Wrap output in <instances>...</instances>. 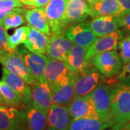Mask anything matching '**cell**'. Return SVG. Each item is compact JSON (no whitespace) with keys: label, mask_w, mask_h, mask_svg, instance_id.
Returning <instances> with one entry per match:
<instances>
[{"label":"cell","mask_w":130,"mask_h":130,"mask_svg":"<svg viewBox=\"0 0 130 130\" xmlns=\"http://www.w3.org/2000/svg\"><path fill=\"white\" fill-rule=\"evenodd\" d=\"M111 108L114 121L111 130H124L130 122V88L119 83L111 88Z\"/></svg>","instance_id":"cell-1"},{"label":"cell","mask_w":130,"mask_h":130,"mask_svg":"<svg viewBox=\"0 0 130 130\" xmlns=\"http://www.w3.org/2000/svg\"><path fill=\"white\" fill-rule=\"evenodd\" d=\"M107 78L91 64L83 72L75 76L74 81L75 98L90 95L103 84H108L111 87L115 84V80H108Z\"/></svg>","instance_id":"cell-2"},{"label":"cell","mask_w":130,"mask_h":130,"mask_svg":"<svg viewBox=\"0 0 130 130\" xmlns=\"http://www.w3.org/2000/svg\"><path fill=\"white\" fill-rule=\"evenodd\" d=\"M76 75L66 61L48 57L43 79L49 84L51 88L69 83L74 79Z\"/></svg>","instance_id":"cell-3"},{"label":"cell","mask_w":130,"mask_h":130,"mask_svg":"<svg viewBox=\"0 0 130 130\" xmlns=\"http://www.w3.org/2000/svg\"><path fill=\"white\" fill-rule=\"evenodd\" d=\"M90 61L101 74L108 78L118 74L123 64L120 55L116 50H111L97 54L93 56Z\"/></svg>","instance_id":"cell-4"},{"label":"cell","mask_w":130,"mask_h":130,"mask_svg":"<svg viewBox=\"0 0 130 130\" xmlns=\"http://www.w3.org/2000/svg\"><path fill=\"white\" fill-rule=\"evenodd\" d=\"M0 63L9 71L23 78L30 85H32L36 81L35 76L32 74L23 57L16 49L0 55Z\"/></svg>","instance_id":"cell-5"},{"label":"cell","mask_w":130,"mask_h":130,"mask_svg":"<svg viewBox=\"0 0 130 130\" xmlns=\"http://www.w3.org/2000/svg\"><path fill=\"white\" fill-rule=\"evenodd\" d=\"M0 130H27L24 109L1 105Z\"/></svg>","instance_id":"cell-6"},{"label":"cell","mask_w":130,"mask_h":130,"mask_svg":"<svg viewBox=\"0 0 130 130\" xmlns=\"http://www.w3.org/2000/svg\"><path fill=\"white\" fill-rule=\"evenodd\" d=\"M68 0H50L45 12L52 33L66 30V9Z\"/></svg>","instance_id":"cell-7"},{"label":"cell","mask_w":130,"mask_h":130,"mask_svg":"<svg viewBox=\"0 0 130 130\" xmlns=\"http://www.w3.org/2000/svg\"><path fill=\"white\" fill-rule=\"evenodd\" d=\"M124 36V31L119 29L101 37H98L97 40L88 48L86 60L90 61L93 56L103 52L116 50L118 48L119 41Z\"/></svg>","instance_id":"cell-8"},{"label":"cell","mask_w":130,"mask_h":130,"mask_svg":"<svg viewBox=\"0 0 130 130\" xmlns=\"http://www.w3.org/2000/svg\"><path fill=\"white\" fill-rule=\"evenodd\" d=\"M74 45L73 43L70 41L66 36L65 30L54 32L49 37L46 51L47 56L66 61Z\"/></svg>","instance_id":"cell-9"},{"label":"cell","mask_w":130,"mask_h":130,"mask_svg":"<svg viewBox=\"0 0 130 130\" xmlns=\"http://www.w3.org/2000/svg\"><path fill=\"white\" fill-rule=\"evenodd\" d=\"M65 35L74 45L88 48L97 40L88 22H81L71 25L65 30Z\"/></svg>","instance_id":"cell-10"},{"label":"cell","mask_w":130,"mask_h":130,"mask_svg":"<svg viewBox=\"0 0 130 130\" xmlns=\"http://www.w3.org/2000/svg\"><path fill=\"white\" fill-rule=\"evenodd\" d=\"M111 87L108 84H103L90 93L93 103L100 119H113L111 108Z\"/></svg>","instance_id":"cell-11"},{"label":"cell","mask_w":130,"mask_h":130,"mask_svg":"<svg viewBox=\"0 0 130 130\" xmlns=\"http://www.w3.org/2000/svg\"><path fill=\"white\" fill-rule=\"evenodd\" d=\"M71 119L82 118H99L90 94L76 97L67 106Z\"/></svg>","instance_id":"cell-12"},{"label":"cell","mask_w":130,"mask_h":130,"mask_svg":"<svg viewBox=\"0 0 130 130\" xmlns=\"http://www.w3.org/2000/svg\"><path fill=\"white\" fill-rule=\"evenodd\" d=\"M32 104L35 107L48 112L53 104L52 90L44 79L36 80L31 85Z\"/></svg>","instance_id":"cell-13"},{"label":"cell","mask_w":130,"mask_h":130,"mask_svg":"<svg viewBox=\"0 0 130 130\" xmlns=\"http://www.w3.org/2000/svg\"><path fill=\"white\" fill-rule=\"evenodd\" d=\"M2 80L5 81L15 92L18 93L25 106L32 103V90L30 85H28L23 78L3 67Z\"/></svg>","instance_id":"cell-14"},{"label":"cell","mask_w":130,"mask_h":130,"mask_svg":"<svg viewBox=\"0 0 130 130\" xmlns=\"http://www.w3.org/2000/svg\"><path fill=\"white\" fill-rule=\"evenodd\" d=\"M17 51L21 55L36 80L43 79V72L48 56L41 54H36L28 51L25 47H18Z\"/></svg>","instance_id":"cell-15"},{"label":"cell","mask_w":130,"mask_h":130,"mask_svg":"<svg viewBox=\"0 0 130 130\" xmlns=\"http://www.w3.org/2000/svg\"><path fill=\"white\" fill-rule=\"evenodd\" d=\"M88 23L93 32L97 37H101L121 28L120 16L116 15L99 16L93 18Z\"/></svg>","instance_id":"cell-16"},{"label":"cell","mask_w":130,"mask_h":130,"mask_svg":"<svg viewBox=\"0 0 130 130\" xmlns=\"http://www.w3.org/2000/svg\"><path fill=\"white\" fill-rule=\"evenodd\" d=\"M70 120L67 107L52 104L48 113V130H69Z\"/></svg>","instance_id":"cell-17"},{"label":"cell","mask_w":130,"mask_h":130,"mask_svg":"<svg viewBox=\"0 0 130 130\" xmlns=\"http://www.w3.org/2000/svg\"><path fill=\"white\" fill-rule=\"evenodd\" d=\"M88 16V4L86 0H68L66 9V22L68 27L85 22Z\"/></svg>","instance_id":"cell-18"},{"label":"cell","mask_w":130,"mask_h":130,"mask_svg":"<svg viewBox=\"0 0 130 130\" xmlns=\"http://www.w3.org/2000/svg\"><path fill=\"white\" fill-rule=\"evenodd\" d=\"M27 130H48V113L35 107L32 103L24 108Z\"/></svg>","instance_id":"cell-19"},{"label":"cell","mask_w":130,"mask_h":130,"mask_svg":"<svg viewBox=\"0 0 130 130\" xmlns=\"http://www.w3.org/2000/svg\"><path fill=\"white\" fill-rule=\"evenodd\" d=\"M24 16L28 26L43 32L49 37L51 36L52 32L46 14L45 7L26 10Z\"/></svg>","instance_id":"cell-20"},{"label":"cell","mask_w":130,"mask_h":130,"mask_svg":"<svg viewBox=\"0 0 130 130\" xmlns=\"http://www.w3.org/2000/svg\"><path fill=\"white\" fill-rule=\"evenodd\" d=\"M88 4L89 16L95 18L104 15L121 16V8L117 0H97Z\"/></svg>","instance_id":"cell-21"},{"label":"cell","mask_w":130,"mask_h":130,"mask_svg":"<svg viewBox=\"0 0 130 130\" xmlns=\"http://www.w3.org/2000/svg\"><path fill=\"white\" fill-rule=\"evenodd\" d=\"M113 124V119H103L100 118L71 119L69 130H106L111 128Z\"/></svg>","instance_id":"cell-22"},{"label":"cell","mask_w":130,"mask_h":130,"mask_svg":"<svg viewBox=\"0 0 130 130\" xmlns=\"http://www.w3.org/2000/svg\"><path fill=\"white\" fill-rule=\"evenodd\" d=\"M87 50V47L74 45L67 58V64L72 71L76 74L83 72L91 64L90 61L86 60Z\"/></svg>","instance_id":"cell-23"},{"label":"cell","mask_w":130,"mask_h":130,"mask_svg":"<svg viewBox=\"0 0 130 130\" xmlns=\"http://www.w3.org/2000/svg\"><path fill=\"white\" fill-rule=\"evenodd\" d=\"M49 36L35 28H30V31L24 46L28 51L36 54H46Z\"/></svg>","instance_id":"cell-24"},{"label":"cell","mask_w":130,"mask_h":130,"mask_svg":"<svg viewBox=\"0 0 130 130\" xmlns=\"http://www.w3.org/2000/svg\"><path fill=\"white\" fill-rule=\"evenodd\" d=\"M74 81V79H73L67 83L51 88L53 104L67 107L70 105L75 98Z\"/></svg>","instance_id":"cell-25"},{"label":"cell","mask_w":130,"mask_h":130,"mask_svg":"<svg viewBox=\"0 0 130 130\" xmlns=\"http://www.w3.org/2000/svg\"><path fill=\"white\" fill-rule=\"evenodd\" d=\"M0 95L6 106L16 107L20 109H24L25 107L18 93L3 80L0 81Z\"/></svg>","instance_id":"cell-26"},{"label":"cell","mask_w":130,"mask_h":130,"mask_svg":"<svg viewBox=\"0 0 130 130\" xmlns=\"http://www.w3.org/2000/svg\"><path fill=\"white\" fill-rule=\"evenodd\" d=\"M30 31V26H22L15 29L14 32L7 37V44L9 48L14 51L20 44L24 43L27 40Z\"/></svg>","instance_id":"cell-27"},{"label":"cell","mask_w":130,"mask_h":130,"mask_svg":"<svg viewBox=\"0 0 130 130\" xmlns=\"http://www.w3.org/2000/svg\"><path fill=\"white\" fill-rule=\"evenodd\" d=\"M25 12L20 11H15L7 15L3 20L2 25L6 30L11 28H18L26 23L23 14Z\"/></svg>","instance_id":"cell-28"},{"label":"cell","mask_w":130,"mask_h":130,"mask_svg":"<svg viewBox=\"0 0 130 130\" xmlns=\"http://www.w3.org/2000/svg\"><path fill=\"white\" fill-rule=\"evenodd\" d=\"M118 48L122 63L126 64L130 62V34L126 35L119 41Z\"/></svg>","instance_id":"cell-29"},{"label":"cell","mask_w":130,"mask_h":130,"mask_svg":"<svg viewBox=\"0 0 130 130\" xmlns=\"http://www.w3.org/2000/svg\"><path fill=\"white\" fill-rule=\"evenodd\" d=\"M116 79L119 84L130 88V62L124 64L118 73Z\"/></svg>","instance_id":"cell-30"},{"label":"cell","mask_w":130,"mask_h":130,"mask_svg":"<svg viewBox=\"0 0 130 130\" xmlns=\"http://www.w3.org/2000/svg\"><path fill=\"white\" fill-rule=\"evenodd\" d=\"M7 37L8 34L7 32V30L4 28L2 23H0V55L12 51V50H11L8 46Z\"/></svg>","instance_id":"cell-31"},{"label":"cell","mask_w":130,"mask_h":130,"mask_svg":"<svg viewBox=\"0 0 130 130\" xmlns=\"http://www.w3.org/2000/svg\"><path fill=\"white\" fill-rule=\"evenodd\" d=\"M23 5L20 0H0V9L2 10H12L24 7Z\"/></svg>","instance_id":"cell-32"},{"label":"cell","mask_w":130,"mask_h":130,"mask_svg":"<svg viewBox=\"0 0 130 130\" xmlns=\"http://www.w3.org/2000/svg\"><path fill=\"white\" fill-rule=\"evenodd\" d=\"M121 23V28H123V31L124 35L130 34V12L127 14L120 16Z\"/></svg>","instance_id":"cell-33"},{"label":"cell","mask_w":130,"mask_h":130,"mask_svg":"<svg viewBox=\"0 0 130 130\" xmlns=\"http://www.w3.org/2000/svg\"><path fill=\"white\" fill-rule=\"evenodd\" d=\"M121 8V16L130 12V0H117Z\"/></svg>","instance_id":"cell-34"},{"label":"cell","mask_w":130,"mask_h":130,"mask_svg":"<svg viewBox=\"0 0 130 130\" xmlns=\"http://www.w3.org/2000/svg\"><path fill=\"white\" fill-rule=\"evenodd\" d=\"M1 105H5V102H4V101H3V99L2 98V97H1V95H0V106ZM6 106V105H5Z\"/></svg>","instance_id":"cell-35"},{"label":"cell","mask_w":130,"mask_h":130,"mask_svg":"<svg viewBox=\"0 0 130 130\" xmlns=\"http://www.w3.org/2000/svg\"><path fill=\"white\" fill-rule=\"evenodd\" d=\"M129 128H130V122L128 124H127V125L126 126L125 128H124V129H129Z\"/></svg>","instance_id":"cell-36"},{"label":"cell","mask_w":130,"mask_h":130,"mask_svg":"<svg viewBox=\"0 0 130 130\" xmlns=\"http://www.w3.org/2000/svg\"><path fill=\"white\" fill-rule=\"evenodd\" d=\"M86 1L88 2V3H92V2H94L97 1V0H86Z\"/></svg>","instance_id":"cell-37"},{"label":"cell","mask_w":130,"mask_h":130,"mask_svg":"<svg viewBox=\"0 0 130 130\" xmlns=\"http://www.w3.org/2000/svg\"><path fill=\"white\" fill-rule=\"evenodd\" d=\"M124 130H130V128L129 129H124Z\"/></svg>","instance_id":"cell-38"}]
</instances>
